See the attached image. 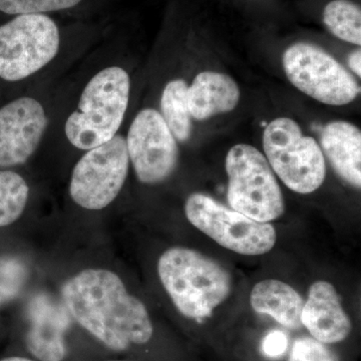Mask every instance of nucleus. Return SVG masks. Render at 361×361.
<instances>
[{
	"label": "nucleus",
	"instance_id": "obj_8",
	"mask_svg": "<svg viewBox=\"0 0 361 361\" xmlns=\"http://www.w3.org/2000/svg\"><path fill=\"white\" fill-rule=\"evenodd\" d=\"M125 135L82 153L71 171L68 193L73 203L90 211H99L115 202L130 171Z\"/></svg>",
	"mask_w": 361,
	"mask_h": 361
},
{
	"label": "nucleus",
	"instance_id": "obj_21",
	"mask_svg": "<svg viewBox=\"0 0 361 361\" xmlns=\"http://www.w3.org/2000/svg\"><path fill=\"white\" fill-rule=\"evenodd\" d=\"M84 0H0V11L9 16L49 14L68 11Z\"/></svg>",
	"mask_w": 361,
	"mask_h": 361
},
{
	"label": "nucleus",
	"instance_id": "obj_2",
	"mask_svg": "<svg viewBox=\"0 0 361 361\" xmlns=\"http://www.w3.org/2000/svg\"><path fill=\"white\" fill-rule=\"evenodd\" d=\"M61 299L71 318L111 350L148 343L153 336L146 306L113 271H82L63 284Z\"/></svg>",
	"mask_w": 361,
	"mask_h": 361
},
{
	"label": "nucleus",
	"instance_id": "obj_11",
	"mask_svg": "<svg viewBox=\"0 0 361 361\" xmlns=\"http://www.w3.org/2000/svg\"><path fill=\"white\" fill-rule=\"evenodd\" d=\"M125 137L130 164L142 184H159L175 172L179 146L160 111L154 108L141 109Z\"/></svg>",
	"mask_w": 361,
	"mask_h": 361
},
{
	"label": "nucleus",
	"instance_id": "obj_4",
	"mask_svg": "<svg viewBox=\"0 0 361 361\" xmlns=\"http://www.w3.org/2000/svg\"><path fill=\"white\" fill-rule=\"evenodd\" d=\"M158 274L176 308L188 318L210 317L231 293L230 273L193 249L172 247L164 252Z\"/></svg>",
	"mask_w": 361,
	"mask_h": 361
},
{
	"label": "nucleus",
	"instance_id": "obj_5",
	"mask_svg": "<svg viewBox=\"0 0 361 361\" xmlns=\"http://www.w3.org/2000/svg\"><path fill=\"white\" fill-rule=\"evenodd\" d=\"M227 199L233 210L269 223L285 212L283 194L266 157L247 144H238L226 157Z\"/></svg>",
	"mask_w": 361,
	"mask_h": 361
},
{
	"label": "nucleus",
	"instance_id": "obj_25",
	"mask_svg": "<svg viewBox=\"0 0 361 361\" xmlns=\"http://www.w3.org/2000/svg\"><path fill=\"white\" fill-rule=\"evenodd\" d=\"M0 361H35L30 358L23 357V356H9Z\"/></svg>",
	"mask_w": 361,
	"mask_h": 361
},
{
	"label": "nucleus",
	"instance_id": "obj_6",
	"mask_svg": "<svg viewBox=\"0 0 361 361\" xmlns=\"http://www.w3.org/2000/svg\"><path fill=\"white\" fill-rule=\"evenodd\" d=\"M263 149L271 169L289 189L310 194L319 189L326 176L324 155L313 137L289 118H278L265 128Z\"/></svg>",
	"mask_w": 361,
	"mask_h": 361
},
{
	"label": "nucleus",
	"instance_id": "obj_3",
	"mask_svg": "<svg viewBox=\"0 0 361 361\" xmlns=\"http://www.w3.org/2000/svg\"><path fill=\"white\" fill-rule=\"evenodd\" d=\"M61 28L49 14H20L0 25V80L42 82L68 54Z\"/></svg>",
	"mask_w": 361,
	"mask_h": 361
},
{
	"label": "nucleus",
	"instance_id": "obj_22",
	"mask_svg": "<svg viewBox=\"0 0 361 361\" xmlns=\"http://www.w3.org/2000/svg\"><path fill=\"white\" fill-rule=\"evenodd\" d=\"M288 361H341V358L326 344L303 336L294 341Z\"/></svg>",
	"mask_w": 361,
	"mask_h": 361
},
{
	"label": "nucleus",
	"instance_id": "obj_23",
	"mask_svg": "<svg viewBox=\"0 0 361 361\" xmlns=\"http://www.w3.org/2000/svg\"><path fill=\"white\" fill-rule=\"evenodd\" d=\"M288 346L286 334L281 330H272L263 339L262 353L270 358L281 357Z\"/></svg>",
	"mask_w": 361,
	"mask_h": 361
},
{
	"label": "nucleus",
	"instance_id": "obj_16",
	"mask_svg": "<svg viewBox=\"0 0 361 361\" xmlns=\"http://www.w3.org/2000/svg\"><path fill=\"white\" fill-rule=\"evenodd\" d=\"M250 303L256 312L270 316L286 329L302 326L301 313L305 301L285 282L275 279L258 282L252 289Z\"/></svg>",
	"mask_w": 361,
	"mask_h": 361
},
{
	"label": "nucleus",
	"instance_id": "obj_20",
	"mask_svg": "<svg viewBox=\"0 0 361 361\" xmlns=\"http://www.w3.org/2000/svg\"><path fill=\"white\" fill-rule=\"evenodd\" d=\"M25 263L18 256H0V308L20 295L27 280Z\"/></svg>",
	"mask_w": 361,
	"mask_h": 361
},
{
	"label": "nucleus",
	"instance_id": "obj_24",
	"mask_svg": "<svg viewBox=\"0 0 361 361\" xmlns=\"http://www.w3.org/2000/svg\"><path fill=\"white\" fill-rule=\"evenodd\" d=\"M348 66L350 70L355 73L358 75V78L361 77V51L360 49H356V51L351 52L348 56Z\"/></svg>",
	"mask_w": 361,
	"mask_h": 361
},
{
	"label": "nucleus",
	"instance_id": "obj_7",
	"mask_svg": "<svg viewBox=\"0 0 361 361\" xmlns=\"http://www.w3.org/2000/svg\"><path fill=\"white\" fill-rule=\"evenodd\" d=\"M59 96L32 89L0 108V169L25 165L51 130Z\"/></svg>",
	"mask_w": 361,
	"mask_h": 361
},
{
	"label": "nucleus",
	"instance_id": "obj_15",
	"mask_svg": "<svg viewBox=\"0 0 361 361\" xmlns=\"http://www.w3.org/2000/svg\"><path fill=\"white\" fill-rule=\"evenodd\" d=\"M322 153L337 174L353 187H361V132L353 123L334 121L323 128Z\"/></svg>",
	"mask_w": 361,
	"mask_h": 361
},
{
	"label": "nucleus",
	"instance_id": "obj_1",
	"mask_svg": "<svg viewBox=\"0 0 361 361\" xmlns=\"http://www.w3.org/2000/svg\"><path fill=\"white\" fill-rule=\"evenodd\" d=\"M70 94L56 103L52 123L71 148L85 152L111 141L121 133L132 97L130 71L116 54H99Z\"/></svg>",
	"mask_w": 361,
	"mask_h": 361
},
{
	"label": "nucleus",
	"instance_id": "obj_19",
	"mask_svg": "<svg viewBox=\"0 0 361 361\" xmlns=\"http://www.w3.org/2000/svg\"><path fill=\"white\" fill-rule=\"evenodd\" d=\"M323 23L337 39L361 44L360 7L350 0H332L325 6Z\"/></svg>",
	"mask_w": 361,
	"mask_h": 361
},
{
	"label": "nucleus",
	"instance_id": "obj_12",
	"mask_svg": "<svg viewBox=\"0 0 361 361\" xmlns=\"http://www.w3.org/2000/svg\"><path fill=\"white\" fill-rule=\"evenodd\" d=\"M30 329L26 348L39 361H63L66 356V334L71 316L65 304L45 294L33 297L28 304Z\"/></svg>",
	"mask_w": 361,
	"mask_h": 361
},
{
	"label": "nucleus",
	"instance_id": "obj_17",
	"mask_svg": "<svg viewBox=\"0 0 361 361\" xmlns=\"http://www.w3.org/2000/svg\"><path fill=\"white\" fill-rule=\"evenodd\" d=\"M188 85L183 78H174L164 87L160 113L175 139L186 142L192 134V116L188 106Z\"/></svg>",
	"mask_w": 361,
	"mask_h": 361
},
{
	"label": "nucleus",
	"instance_id": "obj_14",
	"mask_svg": "<svg viewBox=\"0 0 361 361\" xmlns=\"http://www.w3.org/2000/svg\"><path fill=\"white\" fill-rule=\"evenodd\" d=\"M187 97L192 118L204 121L234 110L238 106L240 90L225 73L202 71L188 87Z\"/></svg>",
	"mask_w": 361,
	"mask_h": 361
},
{
	"label": "nucleus",
	"instance_id": "obj_13",
	"mask_svg": "<svg viewBox=\"0 0 361 361\" xmlns=\"http://www.w3.org/2000/svg\"><path fill=\"white\" fill-rule=\"evenodd\" d=\"M301 322L313 338L324 344L345 341L353 329L336 287L322 280L311 285L301 313Z\"/></svg>",
	"mask_w": 361,
	"mask_h": 361
},
{
	"label": "nucleus",
	"instance_id": "obj_18",
	"mask_svg": "<svg viewBox=\"0 0 361 361\" xmlns=\"http://www.w3.org/2000/svg\"><path fill=\"white\" fill-rule=\"evenodd\" d=\"M30 196V187L23 175L11 169H0V229L20 219Z\"/></svg>",
	"mask_w": 361,
	"mask_h": 361
},
{
	"label": "nucleus",
	"instance_id": "obj_9",
	"mask_svg": "<svg viewBox=\"0 0 361 361\" xmlns=\"http://www.w3.org/2000/svg\"><path fill=\"white\" fill-rule=\"evenodd\" d=\"M185 213L197 229L228 250L242 255H263L276 243V230L269 223L246 217L204 194L189 196Z\"/></svg>",
	"mask_w": 361,
	"mask_h": 361
},
{
	"label": "nucleus",
	"instance_id": "obj_10",
	"mask_svg": "<svg viewBox=\"0 0 361 361\" xmlns=\"http://www.w3.org/2000/svg\"><path fill=\"white\" fill-rule=\"evenodd\" d=\"M283 68L296 89L320 103L344 106L360 94V85L353 75L317 45L292 44L284 52Z\"/></svg>",
	"mask_w": 361,
	"mask_h": 361
}]
</instances>
